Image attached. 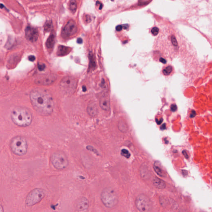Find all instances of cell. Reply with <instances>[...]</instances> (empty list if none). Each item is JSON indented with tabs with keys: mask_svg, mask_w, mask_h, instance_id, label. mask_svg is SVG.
<instances>
[{
	"mask_svg": "<svg viewBox=\"0 0 212 212\" xmlns=\"http://www.w3.org/2000/svg\"><path fill=\"white\" fill-rule=\"evenodd\" d=\"M77 43L79 44H82L83 43V39L81 38H78L77 39Z\"/></svg>",
	"mask_w": 212,
	"mask_h": 212,
	"instance_id": "e575fe53",
	"label": "cell"
},
{
	"mask_svg": "<svg viewBox=\"0 0 212 212\" xmlns=\"http://www.w3.org/2000/svg\"><path fill=\"white\" fill-rule=\"evenodd\" d=\"M86 21L87 22V23H88L91 21V19L90 16H87L86 17Z\"/></svg>",
	"mask_w": 212,
	"mask_h": 212,
	"instance_id": "836d02e7",
	"label": "cell"
},
{
	"mask_svg": "<svg viewBox=\"0 0 212 212\" xmlns=\"http://www.w3.org/2000/svg\"><path fill=\"white\" fill-rule=\"evenodd\" d=\"M70 8L72 12L74 13L77 9V3L76 1L71 0L70 2Z\"/></svg>",
	"mask_w": 212,
	"mask_h": 212,
	"instance_id": "603a6c76",
	"label": "cell"
},
{
	"mask_svg": "<svg viewBox=\"0 0 212 212\" xmlns=\"http://www.w3.org/2000/svg\"><path fill=\"white\" fill-rule=\"evenodd\" d=\"M153 167H154V171L158 175L161 177H166V174L165 172L162 169L161 167L157 164L156 162L154 164Z\"/></svg>",
	"mask_w": 212,
	"mask_h": 212,
	"instance_id": "ac0fdd59",
	"label": "cell"
},
{
	"mask_svg": "<svg viewBox=\"0 0 212 212\" xmlns=\"http://www.w3.org/2000/svg\"><path fill=\"white\" fill-rule=\"evenodd\" d=\"M78 30L76 24L73 20H70L64 27L62 32V35L64 37H69L73 35Z\"/></svg>",
	"mask_w": 212,
	"mask_h": 212,
	"instance_id": "30bf717a",
	"label": "cell"
},
{
	"mask_svg": "<svg viewBox=\"0 0 212 212\" xmlns=\"http://www.w3.org/2000/svg\"><path fill=\"white\" fill-rule=\"evenodd\" d=\"M30 99L32 105L41 116H48L52 114L54 103L52 95L47 90L36 88L30 92Z\"/></svg>",
	"mask_w": 212,
	"mask_h": 212,
	"instance_id": "6da1fadb",
	"label": "cell"
},
{
	"mask_svg": "<svg viewBox=\"0 0 212 212\" xmlns=\"http://www.w3.org/2000/svg\"><path fill=\"white\" fill-rule=\"evenodd\" d=\"M118 200L117 194L113 188H106L102 191L101 200L106 208H113L117 204Z\"/></svg>",
	"mask_w": 212,
	"mask_h": 212,
	"instance_id": "277c9868",
	"label": "cell"
},
{
	"mask_svg": "<svg viewBox=\"0 0 212 212\" xmlns=\"http://www.w3.org/2000/svg\"><path fill=\"white\" fill-rule=\"evenodd\" d=\"M77 81L73 77H64L59 84L60 89L62 92L68 95L73 94L76 89Z\"/></svg>",
	"mask_w": 212,
	"mask_h": 212,
	"instance_id": "5b68a950",
	"label": "cell"
},
{
	"mask_svg": "<svg viewBox=\"0 0 212 212\" xmlns=\"http://www.w3.org/2000/svg\"><path fill=\"white\" fill-rule=\"evenodd\" d=\"M182 153L183 154V155L184 156V157H185V158H188V154H187V152L186 151H183L182 152Z\"/></svg>",
	"mask_w": 212,
	"mask_h": 212,
	"instance_id": "d6a6232c",
	"label": "cell"
},
{
	"mask_svg": "<svg viewBox=\"0 0 212 212\" xmlns=\"http://www.w3.org/2000/svg\"><path fill=\"white\" fill-rule=\"evenodd\" d=\"M71 51V48L69 47L64 46L60 45L58 47V50L57 51V55L58 56H63L66 55Z\"/></svg>",
	"mask_w": 212,
	"mask_h": 212,
	"instance_id": "9a60e30c",
	"label": "cell"
},
{
	"mask_svg": "<svg viewBox=\"0 0 212 212\" xmlns=\"http://www.w3.org/2000/svg\"><path fill=\"white\" fill-rule=\"evenodd\" d=\"M0 212H3V207L1 204H0Z\"/></svg>",
	"mask_w": 212,
	"mask_h": 212,
	"instance_id": "8d00e7d4",
	"label": "cell"
},
{
	"mask_svg": "<svg viewBox=\"0 0 212 212\" xmlns=\"http://www.w3.org/2000/svg\"><path fill=\"white\" fill-rule=\"evenodd\" d=\"M99 105L103 110L108 111L110 107V98L107 92H105L101 97Z\"/></svg>",
	"mask_w": 212,
	"mask_h": 212,
	"instance_id": "4fadbf2b",
	"label": "cell"
},
{
	"mask_svg": "<svg viewBox=\"0 0 212 212\" xmlns=\"http://www.w3.org/2000/svg\"><path fill=\"white\" fill-rule=\"evenodd\" d=\"M44 190L40 188L33 189L27 195L25 204L27 206H32L40 202L45 196Z\"/></svg>",
	"mask_w": 212,
	"mask_h": 212,
	"instance_id": "52a82bcc",
	"label": "cell"
},
{
	"mask_svg": "<svg viewBox=\"0 0 212 212\" xmlns=\"http://www.w3.org/2000/svg\"><path fill=\"white\" fill-rule=\"evenodd\" d=\"M153 183L154 187L159 189H164L166 187L165 181L157 177H155L153 179Z\"/></svg>",
	"mask_w": 212,
	"mask_h": 212,
	"instance_id": "2e32d148",
	"label": "cell"
},
{
	"mask_svg": "<svg viewBox=\"0 0 212 212\" xmlns=\"http://www.w3.org/2000/svg\"><path fill=\"white\" fill-rule=\"evenodd\" d=\"M151 33L153 35L156 36L159 33V29L158 28H157L156 27H154L151 30Z\"/></svg>",
	"mask_w": 212,
	"mask_h": 212,
	"instance_id": "d4e9b609",
	"label": "cell"
},
{
	"mask_svg": "<svg viewBox=\"0 0 212 212\" xmlns=\"http://www.w3.org/2000/svg\"><path fill=\"white\" fill-rule=\"evenodd\" d=\"M55 44V36L53 34L50 35L47 39L46 45L49 51H51L53 48Z\"/></svg>",
	"mask_w": 212,
	"mask_h": 212,
	"instance_id": "e0dca14e",
	"label": "cell"
},
{
	"mask_svg": "<svg viewBox=\"0 0 212 212\" xmlns=\"http://www.w3.org/2000/svg\"><path fill=\"white\" fill-rule=\"evenodd\" d=\"M10 148L11 151L16 155H25L28 151V149L27 140L23 137L16 136L10 140Z\"/></svg>",
	"mask_w": 212,
	"mask_h": 212,
	"instance_id": "3957f363",
	"label": "cell"
},
{
	"mask_svg": "<svg viewBox=\"0 0 212 212\" xmlns=\"http://www.w3.org/2000/svg\"><path fill=\"white\" fill-rule=\"evenodd\" d=\"M156 122L158 125H160L163 121V119H160V120H158V119H155Z\"/></svg>",
	"mask_w": 212,
	"mask_h": 212,
	"instance_id": "1f68e13d",
	"label": "cell"
},
{
	"mask_svg": "<svg viewBox=\"0 0 212 212\" xmlns=\"http://www.w3.org/2000/svg\"><path fill=\"white\" fill-rule=\"evenodd\" d=\"M180 212H184L182 211H180Z\"/></svg>",
	"mask_w": 212,
	"mask_h": 212,
	"instance_id": "ab89813d",
	"label": "cell"
},
{
	"mask_svg": "<svg viewBox=\"0 0 212 212\" xmlns=\"http://www.w3.org/2000/svg\"><path fill=\"white\" fill-rule=\"evenodd\" d=\"M57 79V76L54 74L43 75L37 77L35 83L37 85L48 86L53 84Z\"/></svg>",
	"mask_w": 212,
	"mask_h": 212,
	"instance_id": "9c48e42d",
	"label": "cell"
},
{
	"mask_svg": "<svg viewBox=\"0 0 212 212\" xmlns=\"http://www.w3.org/2000/svg\"><path fill=\"white\" fill-rule=\"evenodd\" d=\"M195 114H196V112L195 111L193 110L192 111V113H191L190 117L191 118H193L195 117Z\"/></svg>",
	"mask_w": 212,
	"mask_h": 212,
	"instance_id": "4dcf8cb0",
	"label": "cell"
},
{
	"mask_svg": "<svg viewBox=\"0 0 212 212\" xmlns=\"http://www.w3.org/2000/svg\"><path fill=\"white\" fill-rule=\"evenodd\" d=\"M171 110L172 112H174L177 111V106L175 105H172L171 106Z\"/></svg>",
	"mask_w": 212,
	"mask_h": 212,
	"instance_id": "83f0119b",
	"label": "cell"
},
{
	"mask_svg": "<svg viewBox=\"0 0 212 212\" xmlns=\"http://www.w3.org/2000/svg\"><path fill=\"white\" fill-rule=\"evenodd\" d=\"M160 128H161V130H165V129L166 128V124H164L163 125H162L161 126V127H160Z\"/></svg>",
	"mask_w": 212,
	"mask_h": 212,
	"instance_id": "d590c367",
	"label": "cell"
},
{
	"mask_svg": "<svg viewBox=\"0 0 212 212\" xmlns=\"http://www.w3.org/2000/svg\"><path fill=\"white\" fill-rule=\"evenodd\" d=\"M87 111L88 114L91 117H95L98 113V108L96 104L94 102H91L87 105Z\"/></svg>",
	"mask_w": 212,
	"mask_h": 212,
	"instance_id": "5bb4252c",
	"label": "cell"
},
{
	"mask_svg": "<svg viewBox=\"0 0 212 212\" xmlns=\"http://www.w3.org/2000/svg\"><path fill=\"white\" fill-rule=\"evenodd\" d=\"M116 30L117 31H121L122 29V26L121 25H118L116 27Z\"/></svg>",
	"mask_w": 212,
	"mask_h": 212,
	"instance_id": "f546056e",
	"label": "cell"
},
{
	"mask_svg": "<svg viewBox=\"0 0 212 212\" xmlns=\"http://www.w3.org/2000/svg\"><path fill=\"white\" fill-rule=\"evenodd\" d=\"M86 148L87 150H88L89 151H91L93 152V153H95V154H98V155L99 154V153H98V151H97L93 147H92V146H87Z\"/></svg>",
	"mask_w": 212,
	"mask_h": 212,
	"instance_id": "484cf974",
	"label": "cell"
},
{
	"mask_svg": "<svg viewBox=\"0 0 212 212\" xmlns=\"http://www.w3.org/2000/svg\"><path fill=\"white\" fill-rule=\"evenodd\" d=\"M25 31L26 38L29 41L33 43L38 39L39 33L35 28L28 26L26 28Z\"/></svg>",
	"mask_w": 212,
	"mask_h": 212,
	"instance_id": "7c38bea8",
	"label": "cell"
},
{
	"mask_svg": "<svg viewBox=\"0 0 212 212\" xmlns=\"http://www.w3.org/2000/svg\"><path fill=\"white\" fill-rule=\"evenodd\" d=\"M75 208L78 212H85L88 209L89 203L85 197L78 198L75 203Z\"/></svg>",
	"mask_w": 212,
	"mask_h": 212,
	"instance_id": "8fae6325",
	"label": "cell"
},
{
	"mask_svg": "<svg viewBox=\"0 0 212 212\" xmlns=\"http://www.w3.org/2000/svg\"><path fill=\"white\" fill-rule=\"evenodd\" d=\"M10 117L13 122L21 127H26L31 125L33 117L31 112L24 107H17L12 110Z\"/></svg>",
	"mask_w": 212,
	"mask_h": 212,
	"instance_id": "7a4b0ae2",
	"label": "cell"
},
{
	"mask_svg": "<svg viewBox=\"0 0 212 212\" xmlns=\"http://www.w3.org/2000/svg\"><path fill=\"white\" fill-rule=\"evenodd\" d=\"M136 206L140 212H149L153 208L152 201L147 195L140 194L137 197L135 201Z\"/></svg>",
	"mask_w": 212,
	"mask_h": 212,
	"instance_id": "ba28073f",
	"label": "cell"
},
{
	"mask_svg": "<svg viewBox=\"0 0 212 212\" xmlns=\"http://www.w3.org/2000/svg\"><path fill=\"white\" fill-rule=\"evenodd\" d=\"M173 71V67L171 65H167L165 66L162 70L163 74L166 76H169L171 74Z\"/></svg>",
	"mask_w": 212,
	"mask_h": 212,
	"instance_id": "d6986e66",
	"label": "cell"
},
{
	"mask_svg": "<svg viewBox=\"0 0 212 212\" xmlns=\"http://www.w3.org/2000/svg\"><path fill=\"white\" fill-rule=\"evenodd\" d=\"M52 28V23L51 20L47 21L46 22L44 26V30L46 32H49L51 30Z\"/></svg>",
	"mask_w": 212,
	"mask_h": 212,
	"instance_id": "7402d4cb",
	"label": "cell"
},
{
	"mask_svg": "<svg viewBox=\"0 0 212 212\" xmlns=\"http://www.w3.org/2000/svg\"><path fill=\"white\" fill-rule=\"evenodd\" d=\"M45 65L44 64H38V69L40 71H43L45 69Z\"/></svg>",
	"mask_w": 212,
	"mask_h": 212,
	"instance_id": "4316f807",
	"label": "cell"
},
{
	"mask_svg": "<svg viewBox=\"0 0 212 212\" xmlns=\"http://www.w3.org/2000/svg\"><path fill=\"white\" fill-rule=\"evenodd\" d=\"M119 130L122 132H126L128 130V126L126 123L123 120L120 121L118 125Z\"/></svg>",
	"mask_w": 212,
	"mask_h": 212,
	"instance_id": "ffe728a7",
	"label": "cell"
},
{
	"mask_svg": "<svg viewBox=\"0 0 212 212\" xmlns=\"http://www.w3.org/2000/svg\"><path fill=\"white\" fill-rule=\"evenodd\" d=\"M121 154L123 156L125 157V158H129L131 155L130 153L128 152V151L127 150L125 149H123L121 150Z\"/></svg>",
	"mask_w": 212,
	"mask_h": 212,
	"instance_id": "cb8c5ba5",
	"label": "cell"
},
{
	"mask_svg": "<svg viewBox=\"0 0 212 212\" xmlns=\"http://www.w3.org/2000/svg\"><path fill=\"white\" fill-rule=\"evenodd\" d=\"M83 91H84V92H85V91H86V87H85L84 86V87H83Z\"/></svg>",
	"mask_w": 212,
	"mask_h": 212,
	"instance_id": "74e56055",
	"label": "cell"
},
{
	"mask_svg": "<svg viewBox=\"0 0 212 212\" xmlns=\"http://www.w3.org/2000/svg\"><path fill=\"white\" fill-rule=\"evenodd\" d=\"M3 7H4V6H3V5L2 4H0V8H1V9H3Z\"/></svg>",
	"mask_w": 212,
	"mask_h": 212,
	"instance_id": "f35d334b",
	"label": "cell"
},
{
	"mask_svg": "<svg viewBox=\"0 0 212 212\" xmlns=\"http://www.w3.org/2000/svg\"><path fill=\"white\" fill-rule=\"evenodd\" d=\"M90 57V65L89 68L91 69H94L95 67V59L93 55L92 54H90L89 55Z\"/></svg>",
	"mask_w": 212,
	"mask_h": 212,
	"instance_id": "44dd1931",
	"label": "cell"
},
{
	"mask_svg": "<svg viewBox=\"0 0 212 212\" xmlns=\"http://www.w3.org/2000/svg\"><path fill=\"white\" fill-rule=\"evenodd\" d=\"M29 60L30 61H33L35 60V56L31 55L29 56L28 57Z\"/></svg>",
	"mask_w": 212,
	"mask_h": 212,
	"instance_id": "f1b7e54d",
	"label": "cell"
},
{
	"mask_svg": "<svg viewBox=\"0 0 212 212\" xmlns=\"http://www.w3.org/2000/svg\"><path fill=\"white\" fill-rule=\"evenodd\" d=\"M51 160L53 166L57 169H64L69 165L67 156L62 151H58L53 153Z\"/></svg>",
	"mask_w": 212,
	"mask_h": 212,
	"instance_id": "8992f818",
	"label": "cell"
}]
</instances>
